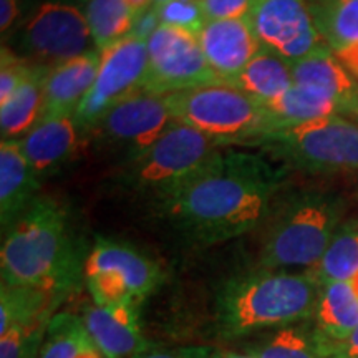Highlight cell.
I'll list each match as a JSON object with an SVG mask.
<instances>
[{
  "label": "cell",
  "instance_id": "obj_16",
  "mask_svg": "<svg viewBox=\"0 0 358 358\" xmlns=\"http://www.w3.org/2000/svg\"><path fill=\"white\" fill-rule=\"evenodd\" d=\"M80 124L73 115L42 116L19 145L37 174L52 171L73 155L78 145Z\"/></svg>",
  "mask_w": 358,
  "mask_h": 358
},
{
  "label": "cell",
  "instance_id": "obj_27",
  "mask_svg": "<svg viewBox=\"0 0 358 358\" xmlns=\"http://www.w3.org/2000/svg\"><path fill=\"white\" fill-rule=\"evenodd\" d=\"M83 13L98 52L122 42L133 30L134 12L127 0H83Z\"/></svg>",
  "mask_w": 358,
  "mask_h": 358
},
{
  "label": "cell",
  "instance_id": "obj_8",
  "mask_svg": "<svg viewBox=\"0 0 358 358\" xmlns=\"http://www.w3.org/2000/svg\"><path fill=\"white\" fill-rule=\"evenodd\" d=\"M219 145L214 138L174 120L153 146L129 158L127 182L136 189L164 194L201 171L219 153Z\"/></svg>",
  "mask_w": 358,
  "mask_h": 358
},
{
  "label": "cell",
  "instance_id": "obj_41",
  "mask_svg": "<svg viewBox=\"0 0 358 358\" xmlns=\"http://www.w3.org/2000/svg\"><path fill=\"white\" fill-rule=\"evenodd\" d=\"M155 2V6H161V3H166V2H169V0H153Z\"/></svg>",
  "mask_w": 358,
  "mask_h": 358
},
{
  "label": "cell",
  "instance_id": "obj_22",
  "mask_svg": "<svg viewBox=\"0 0 358 358\" xmlns=\"http://www.w3.org/2000/svg\"><path fill=\"white\" fill-rule=\"evenodd\" d=\"M315 332L327 342L343 345L358 325V295L352 282L322 285L315 308Z\"/></svg>",
  "mask_w": 358,
  "mask_h": 358
},
{
  "label": "cell",
  "instance_id": "obj_11",
  "mask_svg": "<svg viewBox=\"0 0 358 358\" xmlns=\"http://www.w3.org/2000/svg\"><path fill=\"white\" fill-rule=\"evenodd\" d=\"M95 83L75 111L80 128L96 127L116 103L143 87L148 66V42L128 35L122 42L100 52Z\"/></svg>",
  "mask_w": 358,
  "mask_h": 358
},
{
  "label": "cell",
  "instance_id": "obj_26",
  "mask_svg": "<svg viewBox=\"0 0 358 358\" xmlns=\"http://www.w3.org/2000/svg\"><path fill=\"white\" fill-rule=\"evenodd\" d=\"M62 299L35 287L2 284L0 290V334L12 327L30 324L42 317L55 315Z\"/></svg>",
  "mask_w": 358,
  "mask_h": 358
},
{
  "label": "cell",
  "instance_id": "obj_38",
  "mask_svg": "<svg viewBox=\"0 0 358 358\" xmlns=\"http://www.w3.org/2000/svg\"><path fill=\"white\" fill-rule=\"evenodd\" d=\"M342 355L343 358H358V325L342 345Z\"/></svg>",
  "mask_w": 358,
  "mask_h": 358
},
{
  "label": "cell",
  "instance_id": "obj_15",
  "mask_svg": "<svg viewBox=\"0 0 358 358\" xmlns=\"http://www.w3.org/2000/svg\"><path fill=\"white\" fill-rule=\"evenodd\" d=\"M93 343L105 358H138L150 347L143 335L140 307H85L82 315Z\"/></svg>",
  "mask_w": 358,
  "mask_h": 358
},
{
  "label": "cell",
  "instance_id": "obj_6",
  "mask_svg": "<svg viewBox=\"0 0 358 358\" xmlns=\"http://www.w3.org/2000/svg\"><path fill=\"white\" fill-rule=\"evenodd\" d=\"M245 145L312 173L358 171V124L340 115L264 133Z\"/></svg>",
  "mask_w": 358,
  "mask_h": 358
},
{
  "label": "cell",
  "instance_id": "obj_42",
  "mask_svg": "<svg viewBox=\"0 0 358 358\" xmlns=\"http://www.w3.org/2000/svg\"><path fill=\"white\" fill-rule=\"evenodd\" d=\"M82 2H83V0H82Z\"/></svg>",
  "mask_w": 358,
  "mask_h": 358
},
{
  "label": "cell",
  "instance_id": "obj_39",
  "mask_svg": "<svg viewBox=\"0 0 358 358\" xmlns=\"http://www.w3.org/2000/svg\"><path fill=\"white\" fill-rule=\"evenodd\" d=\"M127 2L129 3V7H131V10L134 12V15H136V13L143 12V10H146V8H150V7L155 6L153 0H127Z\"/></svg>",
  "mask_w": 358,
  "mask_h": 358
},
{
  "label": "cell",
  "instance_id": "obj_9",
  "mask_svg": "<svg viewBox=\"0 0 358 358\" xmlns=\"http://www.w3.org/2000/svg\"><path fill=\"white\" fill-rule=\"evenodd\" d=\"M92 47L95 42L83 10L65 0L40 3L19 30L20 50L32 64L48 69L73 60Z\"/></svg>",
  "mask_w": 358,
  "mask_h": 358
},
{
  "label": "cell",
  "instance_id": "obj_33",
  "mask_svg": "<svg viewBox=\"0 0 358 358\" xmlns=\"http://www.w3.org/2000/svg\"><path fill=\"white\" fill-rule=\"evenodd\" d=\"M256 0H199L208 20L248 19Z\"/></svg>",
  "mask_w": 358,
  "mask_h": 358
},
{
  "label": "cell",
  "instance_id": "obj_35",
  "mask_svg": "<svg viewBox=\"0 0 358 358\" xmlns=\"http://www.w3.org/2000/svg\"><path fill=\"white\" fill-rule=\"evenodd\" d=\"M24 0H0V30L6 35L17 25L20 15Z\"/></svg>",
  "mask_w": 358,
  "mask_h": 358
},
{
  "label": "cell",
  "instance_id": "obj_21",
  "mask_svg": "<svg viewBox=\"0 0 358 358\" xmlns=\"http://www.w3.org/2000/svg\"><path fill=\"white\" fill-rule=\"evenodd\" d=\"M50 69L34 64L30 73L8 98L7 103L0 105V131L2 140L17 141L40 122L45 103V82Z\"/></svg>",
  "mask_w": 358,
  "mask_h": 358
},
{
  "label": "cell",
  "instance_id": "obj_20",
  "mask_svg": "<svg viewBox=\"0 0 358 358\" xmlns=\"http://www.w3.org/2000/svg\"><path fill=\"white\" fill-rule=\"evenodd\" d=\"M294 85L313 87L332 93L348 105L350 113H358V85L329 47L292 62Z\"/></svg>",
  "mask_w": 358,
  "mask_h": 358
},
{
  "label": "cell",
  "instance_id": "obj_34",
  "mask_svg": "<svg viewBox=\"0 0 358 358\" xmlns=\"http://www.w3.org/2000/svg\"><path fill=\"white\" fill-rule=\"evenodd\" d=\"M159 25H161V22H159L158 10H156V6H153V7L146 8V10H143L134 15L133 30L129 35H133V37H136L140 40H146L148 42L151 35L158 30Z\"/></svg>",
  "mask_w": 358,
  "mask_h": 358
},
{
  "label": "cell",
  "instance_id": "obj_1",
  "mask_svg": "<svg viewBox=\"0 0 358 358\" xmlns=\"http://www.w3.org/2000/svg\"><path fill=\"white\" fill-rule=\"evenodd\" d=\"M282 171L257 155L219 153L182 185L158 196L192 243L213 245L250 232L267 217Z\"/></svg>",
  "mask_w": 358,
  "mask_h": 358
},
{
  "label": "cell",
  "instance_id": "obj_14",
  "mask_svg": "<svg viewBox=\"0 0 358 358\" xmlns=\"http://www.w3.org/2000/svg\"><path fill=\"white\" fill-rule=\"evenodd\" d=\"M198 38L217 80L227 85L236 83L241 71L262 47L248 19L208 20Z\"/></svg>",
  "mask_w": 358,
  "mask_h": 358
},
{
  "label": "cell",
  "instance_id": "obj_13",
  "mask_svg": "<svg viewBox=\"0 0 358 358\" xmlns=\"http://www.w3.org/2000/svg\"><path fill=\"white\" fill-rule=\"evenodd\" d=\"M174 122L164 96L140 88L111 108L100 128L108 140L127 146L129 158L141 155Z\"/></svg>",
  "mask_w": 358,
  "mask_h": 358
},
{
  "label": "cell",
  "instance_id": "obj_30",
  "mask_svg": "<svg viewBox=\"0 0 358 358\" xmlns=\"http://www.w3.org/2000/svg\"><path fill=\"white\" fill-rule=\"evenodd\" d=\"M53 315L12 327L0 334V358H38Z\"/></svg>",
  "mask_w": 358,
  "mask_h": 358
},
{
  "label": "cell",
  "instance_id": "obj_32",
  "mask_svg": "<svg viewBox=\"0 0 358 358\" xmlns=\"http://www.w3.org/2000/svg\"><path fill=\"white\" fill-rule=\"evenodd\" d=\"M34 64L29 60H24L17 53H13L10 48H2V64H0V105L8 101L17 88L30 73Z\"/></svg>",
  "mask_w": 358,
  "mask_h": 358
},
{
  "label": "cell",
  "instance_id": "obj_10",
  "mask_svg": "<svg viewBox=\"0 0 358 358\" xmlns=\"http://www.w3.org/2000/svg\"><path fill=\"white\" fill-rule=\"evenodd\" d=\"M219 83L196 34L159 25L148 40V66L143 90L166 96L201 85Z\"/></svg>",
  "mask_w": 358,
  "mask_h": 358
},
{
  "label": "cell",
  "instance_id": "obj_28",
  "mask_svg": "<svg viewBox=\"0 0 358 358\" xmlns=\"http://www.w3.org/2000/svg\"><path fill=\"white\" fill-rule=\"evenodd\" d=\"M38 358H105L98 350L82 317L64 312L55 313L48 325L42 353Z\"/></svg>",
  "mask_w": 358,
  "mask_h": 358
},
{
  "label": "cell",
  "instance_id": "obj_7",
  "mask_svg": "<svg viewBox=\"0 0 358 358\" xmlns=\"http://www.w3.org/2000/svg\"><path fill=\"white\" fill-rule=\"evenodd\" d=\"M83 277L96 306L141 307L163 282V271L129 244L100 237L85 257Z\"/></svg>",
  "mask_w": 358,
  "mask_h": 358
},
{
  "label": "cell",
  "instance_id": "obj_40",
  "mask_svg": "<svg viewBox=\"0 0 358 358\" xmlns=\"http://www.w3.org/2000/svg\"><path fill=\"white\" fill-rule=\"evenodd\" d=\"M352 282V285H353V289H355V292H357V295H358V274L353 277V279L350 280Z\"/></svg>",
  "mask_w": 358,
  "mask_h": 358
},
{
  "label": "cell",
  "instance_id": "obj_5",
  "mask_svg": "<svg viewBox=\"0 0 358 358\" xmlns=\"http://www.w3.org/2000/svg\"><path fill=\"white\" fill-rule=\"evenodd\" d=\"M176 122L219 143H249L267 129L264 105L244 90L209 83L164 96Z\"/></svg>",
  "mask_w": 358,
  "mask_h": 358
},
{
  "label": "cell",
  "instance_id": "obj_37",
  "mask_svg": "<svg viewBox=\"0 0 358 358\" xmlns=\"http://www.w3.org/2000/svg\"><path fill=\"white\" fill-rule=\"evenodd\" d=\"M337 58L340 60V64L345 66L348 71H352L353 75L358 77V43L352 45V47L345 48V50L338 52Z\"/></svg>",
  "mask_w": 358,
  "mask_h": 358
},
{
  "label": "cell",
  "instance_id": "obj_18",
  "mask_svg": "<svg viewBox=\"0 0 358 358\" xmlns=\"http://www.w3.org/2000/svg\"><path fill=\"white\" fill-rule=\"evenodd\" d=\"M38 191V174L17 141L0 145V222L6 232L32 206Z\"/></svg>",
  "mask_w": 358,
  "mask_h": 358
},
{
  "label": "cell",
  "instance_id": "obj_29",
  "mask_svg": "<svg viewBox=\"0 0 358 358\" xmlns=\"http://www.w3.org/2000/svg\"><path fill=\"white\" fill-rule=\"evenodd\" d=\"M308 274L320 285L352 280L358 274V229L343 227L335 232L324 256Z\"/></svg>",
  "mask_w": 358,
  "mask_h": 358
},
{
  "label": "cell",
  "instance_id": "obj_12",
  "mask_svg": "<svg viewBox=\"0 0 358 358\" xmlns=\"http://www.w3.org/2000/svg\"><path fill=\"white\" fill-rule=\"evenodd\" d=\"M248 22L262 47L290 64L329 47L307 0H256Z\"/></svg>",
  "mask_w": 358,
  "mask_h": 358
},
{
  "label": "cell",
  "instance_id": "obj_19",
  "mask_svg": "<svg viewBox=\"0 0 358 358\" xmlns=\"http://www.w3.org/2000/svg\"><path fill=\"white\" fill-rule=\"evenodd\" d=\"M264 110L267 118V129L264 133L350 111L347 103L334 96L332 93L302 85H294L277 100L266 103Z\"/></svg>",
  "mask_w": 358,
  "mask_h": 358
},
{
  "label": "cell",
  "instance_id": "obj_4",
  "mask_svg": "<svg viewBox=\"0 0 358 358\" xmlns=\"http://www.w3.org/2000/svg\"><path fill=\"white\" fill-rule=\"evenodd\" d=\"M338 219L335 199L317 194L292 199L268 226L259 257L261 268L313 267L338 231Z\"/></svg>",
  "mask_w": 358,
  "mask_h": 358
},
{
  "label": "cell",
  "instance_id": "obj_17",
  "mask_svg": "<svg viewBox=\"0 0 358 358\" xmlns=\"http://www.w3.org/2000/svg\"><path fill=\"white\" fill-rule=\"evenodd\" d=\"M100 60V52L90 50L50 69L45 82L42 116L75 115L95 83Z\"/></svg>",
  "mask_w": 358,
  "mask_h": 358
},
{
  "label": "cell",
  "instance_id": "obj_3",
  "mask_svg": "<svg viewBox=\"0 0 358 358\" xmlns=\"http://www.w3.org/2000/svg\"><path fill=\"white\" fill-rule=\"evenodd\" d=\"M322 285L313 277L261 271L234 277L219 290L216 322L222 337L237 338L266 329H284L315 315Z\"/></svg>",
  "mask_w": 358,
  "mask_h": 358
},
{
  "label": "cell",
  "instance_id": "obj_23",
  "mask_svg": "<svg viewBox=\"0 0 358 358\" xmlns=\"http://www.w3.org/2000/svg\"><path fill=\"white\" fill-rule=\"evenodd\" d=\"M234 87L244 90L250 96L266 105L294 87L292 65L279 53L261 47L248 66L241 71Z\"/></svg>",
  "mask_w": 358,
  "mask_h": 358
},
{
  "label": "cell",
  "instance_id": "obj_24",
  "mask_svg": "<svg viewBox=\"0 0 358 358\" xmlns=\"http://www.w3.org/2000/svg\"><path fill=\"white\" fill-rule=\"evenodd\" d=\"M317 29L330 50L358 43V0H307Z\"/></svg>",
  "mask_w": 358,
  "mask_h": 358
},
{
  "label": "cell",
  "instance_id": "obj_2",
  "mask_svg": "<svg viewBox=\"0 0 358 358\" xmlns=\"http://www.w3.org/2000/svg\"><path fill=\"white\" fill-rule=\"evenodd\" d=\"M2 284L35 287L64 301L82 275L80 254L66 209L52 198H37L3 232Z\"/></svg>",
  "mask_w": 358,
  "mask_h": 358
},
{
  "label": "cell",
  "instance_id": "obj_25",
  "mask_svg": "<svg viewBox=\"0 0 358 358\" xmlns=\"http://www.w3.org/2000/svg\"><path fill=\"white\" fill-rule=\"evenodd\" d=\"M254 358H343L342 345L327 342L313 330L279 329L252 352Z\"/></svg>",
  "mask_w": 358,
  "mask_h": 358
},
{
  "label": "cell",
  "instance_id": "obj_31",
  "mask_svg": "<svg viewBox=\"0 0 358 358\" xmlns=\"http://www.w3.org/2000/svg\"><path fill=\"white\" fill-rule=\"evenodd\" d=\"M161 25H171L178 29L198 35L206 25L203 8L199 0H169L166 3L156 6Z\"/></svg>",
  "mask_w": 358,
  "mask_h": 358
},
{
  "label": "cell",
  "instance_id": "obj_36",
  "mask_svg": "<svg viewBox=\"0 0 358 358\" xmlns=\"http://www.w3.org/2000/svg\"><path fill=\"white\" fill-rule=\"evenodd\" d=\"M138 358H191L189 348H178V350H166L150 345Z\"/></svg>",
  "mask_w": 358,
  "mask_h": 358
}]
</instances>
